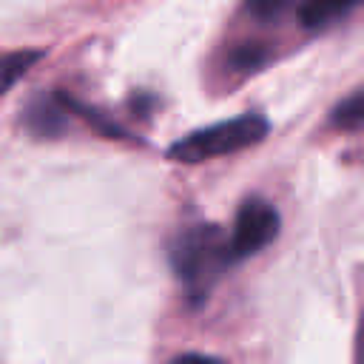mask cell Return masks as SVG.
Returning <instances> with one entry per match:
<instances>
[{
  "instance_id": "1",
  "label": "cell",
  "mask_w": 364,
  "mask_h": 364,
  "mask_svg": "<svg viewBox=\"0 0 364 364\" xmlns=\"http://www.w3.org/2000/svg\"><path fill=\"white\" fill-rule=\"evenodd\" d=\"M171 262L176 270V279L193 299H205L213 282L222 276V270L236 262L230 253V239L216 225H196L171 247Z\"/></svg>"
},
{
  "instance_id": "2",
  "label": "cell",
  "mask_w": 364,
  "mask_h": 364,
  "mask_svg": "<svg viewBox=\"0 0 364 364\" xmlns=\"http://www.w3.org/2000/svg\"><path fill=\"white\" fill-rule=\"evenodd\" d=\"M264 134H267V119H262L259 114H242V117L191 131L188 136L176 139L168 148V156L176 162H205L213 156L245 151V148L262 142Z\"/></svg>"
},
{
  "instance_id": "3",
  "label": "cell",
  "mask_w": 364,
  "mask_h": 364,
  "mask_svg": "<svg viewBox=\"0 0 364 364\" xmlns=\"http://www.w3.org/2000/svg\"><path fill=\"white\" fill-rule=\"evenodd\" d=\"M279 233V210L267 202V199H247L242 202L236 219H233V228L228 233L230 239V253L233 259H245V256H253L259 253L264 245H270Z\"/></svg>"
},
{
  "instance_id": "4",
  "label": "cell",
  "mask_w": 364,
  "mask_h": 364,
  "mask_svg": "<svg viewBox=\"0 0 364 364\" xmlns=\"http://www.w3.org/2000/svg\"><path fill=\"white\" fill-rule=\"evenodd\" d=\"M361 0H304L299 17H301V26L307 28H321L338 17H344L347 11H353Z\"/></svg>"
},
{
  "instance_id": "5",
  "label": "cell",
  "mask_w": 364,
  "mask_h": 364,
  "mask_svg": "<svg viewBox=\"0 0 364 364\" xmlns=\"http://www.w3.org/2000/svg\"><path fill=\"white\" fill-rule=\"evenodd\" d=\"M60 102V97H54V100H40V102H34L31 108H28V125H31V131L34 134H40V136H57L63 128H65V119H68V114L57 105Z\"/></svg>"
},
{
  "instance_id": "6",
  "label": "cell",
  "mask_w": 364,
  "mask_h": 364,
  "mask_svg": "<svg viewBox=\"0 0 364 364\" xmlns=\"http://www.w3.org/2000/svg\"><path fill=\"white\" fill-rule=\"evenodd\" d=\"M43 57V51L34 48H20V51H9L0 57V94H6L11 85H17L26 71Z\"/></svg>"
},
{
  "instance_id": "7",
  "label": "cell",
  "mask_w": 364,
  "mask_h": 364,
  "mask_svg": "<svg viewBox=\"0 0 364 364\" xmlns=\"http://www.w3.org/2000/svg\"><path fill=\"white\" fill-rule=\"evenodd\" d=\"M333 122L338 125H361L364 122V91L347 97L333 108Z\"/></svg>"
},
{
  "instance_id": "8",
  "label": "cell",
  "mask_w": 364,
  "mask_h": 364,
  "mask_svg": "<svg viewBox=\"0 0 364 364\" xmlns=\"http://www.w3.org/2000/svg\"><path fill=\"white\" fill-rule=\"evenodd\" d=\"M296 0H247V9L256 14V17H276L282 14L287 6H293Z\"/></svg>"
}]
</instances>
